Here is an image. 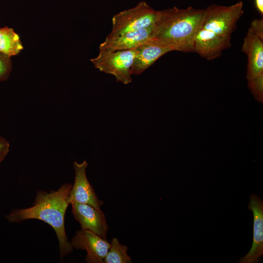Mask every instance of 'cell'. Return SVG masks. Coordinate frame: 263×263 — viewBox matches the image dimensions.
I'll return each mask as SVG.
<instances>
[{
  "mask_svg": "<svg viewBox=\"0 0 263 263\" xmlns=\"http://www.w3.org/2000/svg\"><path fill=\"white\" fill-rule=\"evenodd\" d=\"M157 12L158 10L152 8L146 2L140 1L135 6L121 11L113 17L112 28L108 36L115 37L152 26Z\"/></svg>",
  "mask_w": 263,
  "mask_h": 263,
  "instance_id": "4",
  "label": "cell"
},
{
  "mask_svg": "<svg viewBox=\"0 0 263 263\" xmlns=\"http://www.w3.org/2000/svg\"><path fill=\"white\" fill-rule=\"evenodd\" d=\"M110 247L104 260V263H131V257L128 254V247L121 244L118 239L113 238Z\"/></svg>",
  "mask_w": 263,
  "mask_h": 263,
  "instance_id": "14",
  "label": "cell"
},
{
  "mask_svg": "<svg viewBox=\"0 0 263 263\" xmlns=\"http://www.w3.org/2000/svg\"><path fill=\"white\" fill-rule=\"evenodd\" d=\"M249 29L252 32L263 40V19H256L253 20L251 23Z\"/></svg>",
  "mask_w": 263,
  "mask_h": 263,
  "instance_id": "17",
  "label": "cell"
},
{
  "mask_svg": "<svg viewBox=\"0 0 263 263\" xmlns=\"http://www.w3.org/2000/svg\"><path fill=\"white\" fill-rule=\"evenodd\" d=\"M137 49L131 67L132 75H138L142 73L162 56L174 51L170 47L150 41L139 47Z\"/></svg>",
  "mask_w": 263,
  "mask_h": 263,
  "instance_id": "12",
  "label": "cell"
},
{
  "mask_svg": "<svg viewBox=\"0 0 263 263\" xmlns=\"http://www.w3.org/2000/svg\"><path fill=\"white\" fill-rule=\"evenodd\" d=\"M23 48L19 35L12 28H0V53L11 57L19 54Z\"/></svg>",
  "mask_w": 263,
  "mask_h": 263,
  "instance_id": "13",
  "label": "cell"
},
{
  "mask_svg": "<svg viewBox=\"0 0 263 263\" xmlns=\"http://www.w3.org/2000/svg\"><path fill=\"white\" fill-rule=\"evenodd\" d=\"M244 14L243 2L230 6L211 4L205 13L194 40V52L212 60L231 46V38L237 23Z\"/></svg>",
  "mask_w": 263,
  "mask_h": 263,
  "instance_id": "1",
  "label": "cell"
},
{
  "mask_svg": "<svg viewBox=\"0 0 263 263\" xmlns=\"http://www.w3.org/2000/svg\"><path fill=\"white\" fill-rule=\"evenodd\" d=\"M72 212L81 229L91 231L106 239L109 226L104 213L90 205L76 203H71Z\"/></svg>",
  "mask_w": 263,
  "mask_h": 263,
  "instance_id": "8",
  "label": "cell"
},
{
  "mask_svg": "<svg viewBox=\"0 0 263 263\" xmlns=\"http://www.w3.org/2000/svg\"><path fill=\"white\" fill-rule=\"evenodd\" d=\"M88 164L86 160L78 163L74 162L73 168L75 171L74 184L69 194L67 201L73 203L85 204L97 208H100L103 202L100 200L89 182L86 174Z\"/></svg>",
  "mask_w": 263,
  "mask_h": 263,
  "instance_id": "6",
  "label": "cell"
},
{
  "mask_svg": "<svg viewBox=\"0 0 263 263\" xmlns=\"http://www.w3.org/2000/svg\"><path fill=\"white\" fill-rule=\"evenodd\" d=\"M137 48L113 52H99L97 56L91 59L99 71L113 75L117 81L128 84L132 81L131 67Z\"/></svg>",
  "mask_w": 263,
  "mask_h": 263,
  "instance_id": "5",
  "label": "cell"
},
{
  "mask_svg": "<svg viewBox=\"0 0 263 263\" xmlns=\"http://www.w3.org/2000/svg\"><path fill=\"white\" fill-rule=\"evenodd\" d=\"M72 187L71 184L65 183L56 190H38L32 206L14 209L6 215V219L14 223L37 219L49 225L57 236L62 259L74 249L68 241L65 228V213L70 205L67 199Z\"/></svg>",
  "mask_w": 263,
  "mask_h": 263,
  "instance_id": "2",
  "label": "cell"
},
{
  "mask_svg": "<svg viewBox=\"0 0 263 263\" xmlns=\"http://www.w3.org/2000/svg\"><path fill=\"white\" fill-rule=\"evenodd\" d=\"M248 209L253 214V243L248 253L242 257L239 263H259L263 254V201L255 194L250 197Z\"/></svg>",
  "mask_w": 263,
  "mask_h": 263,
  "instance_id": "9",
  "label": "cell"
},
{
  "mask_svg": "<svg viewBox=\"0 0 263 263\" xmlns=\"http://www.w3.org/2000/svg\"><path fill=\"white\" fill-rule=\"evenodd\" d=\"M12 69L11 57L0 53V81L6 80Z\"/></svg>",
  "mask_w": 263,
  "mask_h": 263,
  "instance_id": "16",
  "label": "cell"
},
{
  "mask_svg": "<svg viewBox=\"0 0 263 263\" xmlns=\"http://www.w3.org/2000/svg\"><path fill=\"white\" fill-rule=\"evenodd\" d=\"M70 243L74 248L86 251L85 261L87 263H104L111 245L106 239L83 229L76 232Z\"/></svg>",
  "mask_w": 263,
  "mask_h": 263,
  "instance_id": "7",
  "label": "cell"
},
{
  "mask_svg": "<svg viewBox=\"0 0 263 263\" xmlns=\"http://www.w3.org/2000/svg\"><path fill=\"white\" fill-rule=\"evenodd\" d=\"M10 149V144L5 138L0 136V164L8 153Z\"/></svg>",
  "mask_w": 263,
  "mask_h": 263,
  "instance_id": "18",
  "label": "cell"
},
{
  "mask_svg": "<svg viewBox=\"0 0 263 263\" xmlns=\"http://www.w3.org/2000/svg\"><path fill=\"white\" fill-rule=\"evenodd\" d=\"M242 51L247 57V79L263 74V40L249 28L244 39Z\"/></svg>",
  "mask_w": 263,
  "mask_h": 263,
  "instance_id": "11",
  "label": "cell"
},
{
  "mask_svg": "<svg viewBox=\"0 0 263 263\" xmlns=\"http://www.w3.org/2000/svg\"><path fill=\"white\" fill-rule=\"evenodd\" d=\"M205 13V9L191 6L158 10L148 41L170 47L174 51L194 52L195 37Z\"/></svg>",
  "mask_w": 263,
  "mask_h": 263,
  "instance_id": "3",
  "label": "cell"
},
{
  "mask_svg": "<svg viewBox=\"0 0 263 263\" xmlns=\"http://www.w3.org/2000/svg\"><path fill=\"white\" fill-rule=\"evenodd\" d=\"M255 6L258 12L263 15V0H254Z\"/></svg>",
  "mask_w": 263,
  "mask_h": 263,
  "instance_id": "19",
  "label": "cell"
},
{
  "mask_svg": "<svg viewBox=\"0 0 263 263\" xmlns=\"http://www.w3.org/2000/svg\"><path fill=\"white\" fill-rule=\"evenodd\" d=\"M248 86L255 98L260 103L263 102V74L247 79Z\"/></svg>",
  "mask_w": 263,
  "mask_h": 263,
  "instance_id": "15",
  "label": "cell"
},
{
  "mask_svg": "<svg viewBox=\"0 0 263 263\" xmlns=\"http://www.w3.org/2000/svg\"><path fill=\"white\" fill-rule=\"evenodd\" d=\"M152 26L115 37L107 36L99 46L100 52H113L136 49L150 39Z\"/></svg>",
  "mask_w": 263,
  "mask_h": 263,
  "instance_id": "10",
  "label": "cell"
}]
</instances>
